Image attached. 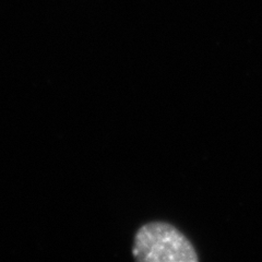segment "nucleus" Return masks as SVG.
Returning a JSON list of instances; mask_svg holds the SVG:
<instances>
[{"label":"nucleus","instance_id":"1","mask_svg":"<svg viewBox=\"0 0 262 262\" xmlns=\"http://www.w3.org/2000/svg\"><path fill=\"white\" fill-rule=\"evenodd\" d=\"M133 253L138 261L196 262L198 256L190 241L165 222H150L138 229Z\"/></svg>","mask_w":262,"mask_h":262}]
</instances>
